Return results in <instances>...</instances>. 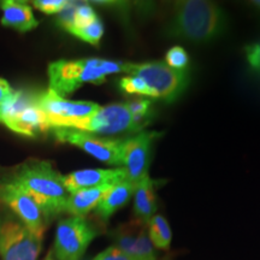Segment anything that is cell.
Here are the masks:
<instances>
[{
  "label": "cell",
  "instance_id": "6da1fadb",
  "mask_svg": "<svg viewBox=\"0 0 260 260\" xmlns=\"http://www.w3.org/2000/svg\"><path fill=\"white\" fill-rule=\"evenodd\" d=\"M5 181L16 184L30 195L40 206L47 222L65 212L70 194L63 183V175L54 170L51 162L29 160Z\"/></svg>",
  "mask_w": 260,
  "mask_h": 260
},
{
  "label": "cell",
  "instance_id": "7a4b0ae2",
  "mask_svg": "<svg viewBox=\"0 0 260 260\" xmlns=\"http://www.w3.org/2000/svg\"><path fill=\"white\" fill-rule=\"evenodd\" d=\"M225 28V12L218 4L187 0L175 4L168 34L191 42H209L220 37Z\"/></svg>",
  "mask_w": 260,
  "mask_h": 260
},
{
  "label": "cell",
  "instance_id": "3957f363",
  "mask_svg": "<svg viewBox=\"0 0 260 260\" xmlns=\"http://www.w3.org/2000/svg\"><path fill=\"white\" fill-rule=\"evenodd\" d=\"M132 64L102 58L53 61L48 65L50 89L64 98L86 83H104L109 75L119 73L129 75Z\"/></svg>",
  "mask_w": 260,
  "mask_h": 260
},
{
  "label": "cell",
  "instance_id": "277c9868",
  "mask_svg": "<svg viewBox=\"0 0 260 260\" xmlns=\"http://www.w3.org/2000/svg\"><path fill=\"white\" fill-rule=\"evenodd\" d=\"M0 123H4L11 132L30 138L51 130L46 115L38 105L37 95H27L19 90H15L5 104Z\"/></svg>",
  "mask_w": 260,
  "mask_h": 260
},
{
  "label": "cell",
  "instance_id": "5b68a950",
  "mask_svg": "<svg viewBox=\"0 0 260 260\" xmlns=\"http://www.w3.org/2000/svg\"><path fill=\"white\" fill-rule=\"evenodd\" d=\"M129 75H134L144 80L151 90V98L171 103L178 99L188 84L186 70L171 69L167 63L151 61V63L132 64Z\"/></svg>",
  "mask_w": 260,
  "mask_h": 260
},
{
  "label": "cell",
  "instance_id": "8992f818",
  "mask_svg": "<svg viewBox=\"0 0 260 260\" xmlns=\"http://www.w3.org/2000/svg\"><path fill=\"white\" fill-rule=\"evenodd\" d=\"M96 235L95 226L86 218H63L58 222L52 252L57 260H81Z\"/></svg>",
  "mask_w": 260,
  "mask_h": 260
},
{
  "label": "cell",
  "instance_id": "52a82bcc",
  "mask_svg": "<svg viewBox=\"0 0 260 260\" xmlns=\"http://www.w3.org/2000/svg\"><path fill=\"white\" fill-rule=\"evenodd\" d=\"M42 240L32 234L21 220L5 218L0 222V258L2 260H38Z\"/></svg>",
  "mask_w": 260,
  "mask_h": 260
},
{
  "label": "cell",
  "instance_id": "ba28073f",
  "mask_svg": "<svg viewBox=\"0 0 260 260\" xmlns=\"http://www.w3.org/2000/svg\"><path fill=\"white\" fill-rule=\"evenodd\" d=\"M37 103L46 115L51 129L69 128L74 123L93 116L100 109L98 104L92 102L67 100L51 89L37 95Z\"/></svg>",
  "mask_w": 260,
  "mask_h": 260
},
{
  "label": "cell",
  "instance_id": "9c48e42d",
  "mask_svg": "<svg viewBox=\"0 0 260 260\" xmlns=\"http://www.w3.org/2000/svg\"><path fill=\"white\" fill-rule=\"evenodd\" d=\"M67 129L102 135H116L126 132L136 133L128 103H116L107 106H100L93 116L74 123Z\"/></svg>",
  "mask_w": 260,
  "mask_h": 260
},
{
  "label": "cell",
  "instance_id": "30bf717a",
  "mask_svg": "<svg viewBox=\"0 0 260 260\" xmlns=\"http://www.w3.org/2000/svg\"><path fill=\"white\" fill-rule=\"evenodd\" d=\"M51 130L58 141L76 146L106 164L122 165L123 140L98 138L88 133L67 128H53Z\"/></svg>",
  "mask_w": 260,
  "mask_h": 260
},
{
  "label": "cell",
  "instance_id": "8fae6325",
  "mask_svg": "<svg viewBox=\"0 0 260 260\" xmlns=\"http://www.w3.org/2000/svg\"><path fill=\"white\" fill-rule=\"evenodd\" d=\"M0 203L8 206L32 234L44 237L48 222L37 201L22 188L9 181L0 182Z\"/></svg>",
  "mask_w": 260,
  "mask_h": 260
},
{
  "label": "cell",
  "instance_id": "7c38bea8",
  "mask_svg": "<svg viewBox=\"0 0 260 260\" xmlns=\"http://www.w3.org/2000/svg\"><path fill=\"white\" fill-rule=\"evenodd\" d=\"M159 134L155 132L139 133L134 138L123 140L122 165H124L126 178L132 182H138L147 174L153 142Z\"/></svg>",
  "mask_w": 260,
  "mask_h": 260
},
{
  "label": "cell",
  "instance_id": "4fadbf2b",
  "mask_svg": "<svg viewBox=\"0 0 260 260\" xmlns=\"http://www.w3.org/2000/svg\"><path fill=\"white\" fill-rule=\"evenodd\" d=\"M115 247L138 260H157L154 247L148 236L147 225L135 218L122 224L111 233Z\"/></svg>",
  "mask_w": 260,
  "mask_h": 260
},
{
  "label": "cell",
  "instance_id": "5bb4252c",
  "mask_svg": "<svg viewBox=\"0 0 260 260\" xmlns=\"http://www.w3.org/2000/svg\"><path fill=\"white\" fill-rule=\"evenodd\" d=\"M126 180V172L124 168L118 169H84L71 172L63 176V183L68 193L88 188L116 184Z\"/></svg>",
  "mask_w": 260,
  "mask_h": 260
},
{
  "label": "cell",
  "instance_id": "9a60e30c",
  "mask_svg": "<svg viewBox=\"0 0 260 260\" xmlns=\"http://www.w3.org/2000/svg\"><path fill=\"white\" fill-rule=\"evenodd\" d=\"M136 183L135 182L129 181L128 178L119 183L113 184L104 198L96 206L95 211L96 216L104 222H107L117 211L121 210L123 206H125L126 203L132 199L134 195Z\"/></svg>",
  "mask_w": 260,
  "mask_h": 260
},
{
  "label": "cell",
  "instance_id": "2e32d148",
  "mask_svg": "<svg viewBox=\"0 0 260 260\" xmlns=\"http://www.w3.org/2000/svg\"><path fill=\"white\" fill-rule=\"evenodd\" d=\"M0 9L3 11L2 24L5 27L14 28L16 30L25 32L32 30L39 25L30 5L23 2L5 0L0 3Z\"/></svg>",
  "mask_w": 260,
  "mask_h": 260
},
{
  "label": "cell",
  "instance_id": "e0dca14e",
  "mask_svg": "<svg viewBox=\"0 0 260 260\" xmlns=\"http://www.w3.org/2000/svg\"><path fill=\"white\" fill-rule=\"evenodd\" d=\"M157 211V199L154 193V183L148 172L136 182L134 191V218L147 225Z\"/></svg>",
  "mask_w": 260,
  "mask_h": 260
},
{
  "label": "cell",
  "instance_id": "ac0fdd59",
  "mask_svg": "<svg viewBox=\"0 0 260 260\" xmlns=\"http://www.w3.org/2000/svg\"><path fill=\"white\" fill-rule=\"evenodd\" d=\"M113 184H107V186H100L88 188V189H82L69 195L68 199L65 212L70 216L82 217L87 216L90 211L95 210L100 201Z\"/></svg>",
  "mask_w": 260,
  "mask_h": 260
},
{
  "label": "cell",
  "instance_id": "d6986e66",
  "mask_svg": "<svg viewBox=\"0 0 260 260\" xmlns=\"http://www.w3.org/2000/svg\"><path fill=\"white\" fill-rule=\"evenodd\" d=\"M148 236L153 247L161 251H169L172 241L170 224L160 214H154L148 224Z\"/></svg>",
  "mask_w": 260,
  "mask_h": 260
},
{
  "label": "cell",
  "instance_id": "ffe728a7",
  "mask_svg": "<svg viewBox=\"0 0 260 260\" xmlns=\"http://www.w3.org/2000/svg\"><path fill=\"white\" fill-rule=\"evenodd\" d=\"M128 106L132 113L135 132H140L147 124L148 117L152 111V103L148 99H134L128 103Z\"/></svg>",
  "mask_w": 260,
  "mask_h": 260
},
{
  "label": "cell",
  "instance_id": "44dd1931",
  "mask_svg": "<svg viewBox=\"0 0 260 260\" xmlns=\"http://www.w3.org/2000/svg\"><path fill=\"white\" fill-rule=\"evenodd\" d=\"M69 32L81 39L82 41L88 42L90 45H98L104 35V24L98 18L94 22H92V23L84 25V27L71 29Z\"/></svg>",
  "mask_w": 260,
  "mask_h": 260
},
{
  "label": "cell",
  "instance_id": "7402d4cb",
  "mask_svg": "<svg viewBox=\"0 0 260 260\" xmlns=\"http://www.w3.org/2000/svg\"><path fill=\"white\" fill-rule=\"evenodd\" d=\"M119 88L126 94H138V95L151 96V90L144 80L134 75H128L119 81Z\"/></svg>",
  "mask_w": 260,
  "mask_h": 260
},
{
  "label": "cell",
  "instance_id": "603a6c76",
  "mask_svg": "<svg viewBox=\"0 0 260 260\" xmlns=\"http://www.w3.org/2000/svg\"><path fill=\"white\" fill-rule=\"evenodd\" d=\"M98 19V16L94 11L93 8L90 5H76L74 12V18H73V24L68 29V31L71 30L74 28H80L84 27V25L92 23V22Z\"/></svg>",
  "mask_w": 260,
  "mask_h": 260
},
{
  "label": "cell",
  "instance_id": "cb8c5ba5",
  "mask_svg": "<svg viewBox=\"0 0 260 260\" xmlns=\"http://www.w3.org/2000/svg\"><path fill=\"white\" fill-rule=\"evenodd\" d=\"M165 59H167V65H169L171 69L178 71H183L188 67V63H189L188 53L180 46L171 47L168 51Z\"/></svg>",
  "mask_w": 260,
  "mask_h": 260
},
{
  "label": "cell",
  "instance_id": "d4e9b609",
  "mask_svg": "<svg viewBox=\"0 0 260 260\" xmlns=\"http://www.w3.org/2000/svg\"><path fill=\"white\" fill-rule=\"evenodd\" d=\"M32 4L44 14L53 15L60 14L65 6L69 4V2H67V0H35Z\"/></svg>",
  "mask_w": 260,
  "mask_h": 260
},
{
  "label": "cell",
  "instance_id": "484cf974",
  "mask_svg": "<svg viewBox=\"0 0 260 260\" xmlns=\"http://www.w3.org/2000/svg\"><path fill=\"white\" fill-rule=\"evenodd\" d=\"M245 51L249 67L256 76L260 77V40L246 46Z\"/></svg>",
  "mask_w": 260,
  "mask_h": 260
},
{
  "label": "cell",
  "instance_id": "4316f807",
  "mask_svg": "<svg viewBox=\"0 0 260 260\" xmlns=\"http://www.w3.org/2000/svg\"><path fill=\"white\" fill-rule=\"evenodd\" d=\"M93 260H138L135 259L134 256L126 254L121 249H118L117 247L112 246L106 248L105 251L100 252L99 254L95 255L93 258Z\"/></svg>",
  "mask_w": 260,
  "mask_h": 260
},
{
  "label": "cell",
  "instance_id": "83f0119b",
  "mask_svg": "<svg viewBox=\"0 0 260 260\" xmlns=\"http://www.w3.org/2000/svg\"><path fill=\"white\" fill-rule=\"evenodd\" d=\"M15 93V89L10 86V83L4 79H0V121H2V113L4 110L5 104Z\"/></svg>",
  "mask_w": 260,
  "mask_h": 260
},
{
  "label": "cell",
  "instance_id": "f1b7e54d",
  "mask_svg": "<svg viewBox=\"0 0 260 260\" xmlns=\"http://www.w3.org/2000/svg\"><path fill=\"white\" fill-rule=\"evenodd\" d=\"M42 260H57V259H56V256H54L53 252H52V249H51V251H48L46 256H45V258Z\"/></svg>",
  "mask_w": 260,
  "mask_h": 260
},
{
  "label": "cell",
  "instance_id": "f546056e",
  "mask_svg": "<svg viewBox=\"0 0 260 260\" xmlns=\"http://www.w3.org/2000/svg\"><path fill=\"white\" fill-rule=\"evenodd\" d=\"M174 258H175V254H168V255L162 256L160 260H174Z\"/></svg>",
  "mask_w": 260,
  "mask_h": 260
},
{
  "label": "cell",
  "instance_id": "4dcf8cb0",
  "mask_svg": "<svg viewBox=\"0 0 260 260\" xmlns=\"http://www.w3.org/2000/svg\"><path fill=\"white\" fill-rule=\"evenodd\" d=\"M253 5L255 6V8H258V9H260V0H255V2H253L252 3Z\"/></svg>",
  "mask_w": 260,
  "mask_h": 260
},
{
  "label": "cell",
  "instance_id": "1f68e13d",
  "mask_svg": "<svg viewBox=\"0 0 260 260\" xmlns=\"http://www.w3.org/2000/svg\"><path fill=\"white\" fill-rule=\"evenodd\" d=\"M81 260H93V259H81Z\"/></svg>",
  "mask_w": 260,
  "mask_h": 260
}]
</instances>
